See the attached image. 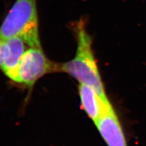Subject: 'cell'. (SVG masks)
<instances>
[{"label":"cell","instance_id":"obj_1","mask_svg":"<svg viewBox=\"0 0 146 146\" xmlns=\"http://www.w3.org/2000/svg\"><path fill=\"white\" fill-rule=\"evenodd\" d=\"M75 33L77 41L75 57L67 62L60 64V71L68 74L81 84L91 87L102 100L110 102L93 52L92 39L82 20L76 25Z\"/></svg>","mask_w":146,"mask_h":146},{"label":"cell","instance_id":"obj_2","mask_svg":"<svg viewBox=\"0 0 146 146\" xmlns=\"http://www.w3.org/2000/svg\"><path fill=\"white\" fill-rule=\"evenodd\" d=\"M19 36L30 47H41L36 0H16L0 26V39Z\"/></svg>","mask_w":146,"mask_h":146},{"label":"cell","instance_id":"obj_3","mask_svg":"<svg viewBox=\"0 0 146 146\" xmlns=\"http://www.w3.org/2000/svg\"><path fill=\"white\" fill-rule=\"evenodd\" d=\"M60 71V64L46 57L41 47H31L22 57L18 73V83L32 88L45 74Z\"/></svg>","mask_w":146,"mask_h":146},{"label":"cell","instance_id":"obj_4","mask_svg":"<svg viewBox=\"0 0 146 146\" xmlns=\"http://www.w3.org/2000/svg\"><path fill=\"white\" fill-rule=\"evenodd\" d=\"M25 41L19 36L3 40L2 58L3 72L12 81L18 82V68L25 52Z\"/></svg>","mask_w":146,"mask_h":146},{"label":"cell","instance_id":"obj_5","mask_svg":"<svg viewBox=\"0 0 146 146\" xmlns=\"http://www.w3.org/2000/svg\"><path fill=\"white\" fill-rule=\"evenodd\" d=\"M95 125L108 146H128L121 124L113 108L102 115Z\"/></svg>","mask_w":146,"mask_h":146},{"label":"cell","instance_id":"obj_6","mask_svg":"<svg viewBox=\"0 0 146 146\" xmlns=\"http://www.w3.org/2000/svg\"><path fill=\"white\" fill-rule=\"evenodd\" d=\"M78 94L82 108L94 123L105 112L113 108L110 102L102 100L97 91L89 85L80 83Z\"/></svg>","mask_w":146,"mask_h":146},{"label":"cell","instance_id":"obj_7","mask_svg":"<svg viewBox=\"0 0 146 146\" xmlns=\"http://www.w3.org/2000/svg\"><path fill=\"white\" fill-rule=\"evenodd\" d=\"M3 50V40L0 39V68H1V66H2Z\"/></svg>","mask_w":146,"mask_h":146}]
</instances>
